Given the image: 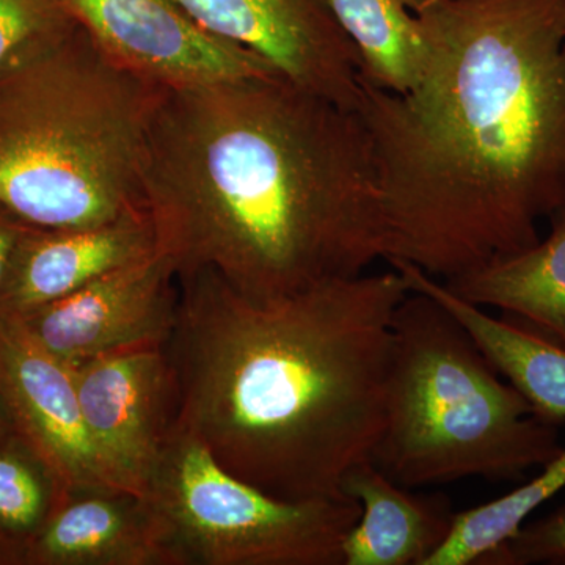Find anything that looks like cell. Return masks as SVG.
<instances>
[{
    "instance_id": "4",
    "label": "cell",
    "mask_w": 565,
    "mask_h": 565,
    "mask_svg": "<svg viewBox=\"0 0 565 565\" xmlns=\"http://www.w3.org/2000/svg\"><path fill=\"white\" fill-rule=\"evenodd\" d=\"M162 87L71 21L0 77V214L33 230L147 214L143 166Z\"/></svg>"
},
{
    "instance_id": "5",
    "label": "cell",
    "mask_w": 565,
    "mask_h": 565,
    "mask_svg": "<svg viewBox=\"0 0 565 565\" xmlns=\"http://www.w3.org/2000/svg\"><path fill=\"white\" fill-rule=\"evenodd\" d=\"M564 446L455 316L411 291L393 321L384 433L375 467L407 489L467 478L520 481Z\"/></svg>"
},
{
    "instance_id": "19",
    "label": "cell",
    "mask_w": 565,
    "mask_h": 565,
    "mask_svg": "<svg viewBox=\"0 0 565 565\" xmlns=\"http://www.w3.org/2000/svg\"><path fill=\"white\" fill-rule=\"evenodd\" d=\"M61 479L17 433L0 440V544L24 564L25 550L65 500Z\"/></svg>"
},
{
    "instance_id": "14",
    "label": "cell",
    "mask_w": 565,
    "mask_h": 565,
    "mask_svg": "<svg viewBox=\"0 0 565 565\" xmlns=\"http://www.w3.org/2000/svg\"><path fill=\"white\" fill-rule=\"evenodd\" d=\"M366 460L341 482L360 504L359 520L341 545V565H426L444 545L456 512L441 494H416Z\"/></svg>"
},
{
    "instance_id": "15",
    "label": "cell",
    "mask_w": 565,
    "mask_h": 565,
    "mask_svg": "<svg viewBox=\"0 0 565 565\" xmlns=\"http://www.w3.org/2000/svg\"><path fill=\"white\" fill-rule=\"evenodd\" d=\"M411 291L427 294L455 316L501 377L514 385L546 422H565V349L519 322L501 321L460 299L444 281L412 264L388 263Z\"/></svg>"
},
{
    "instance_id": "23",
    "label": "cell",
    "mask_w": 565,
    "mask_h": 565,
    "mask_svg": "<svg viewBox=\"0 0 565 565\" xmlns=\"http://www.w3.org/2000/svg\"><path fill=\"white\" fill-rule=\"evenodd\" d=\"M13 433H17V430H14L13 422H11L6 397H3L2 390H0V440H2V438L9 437V435Z\"/></svg>"
},
{
    "instance_id": "22",
    "label": "cell",
    "mask_w": 565,
    "mask_h": 565,
    "mask_svg": "<svg viewBox=\"0 0 565 565\" xmlns=\"http://www.w3.org/2000/svg\"><path fill=\"white\" fill-rule=\"evenodd\" d=\"M25 230L28 226L0 214V291H2L3 281L9 273L11 256H13L14 248L20 243Z\"/></svg>"
},
{
    "instance_id": "12",
    "label": "cell",
    "mask_w": 565,
    "mask_h": 565,
    "mask_svg": "<svg viewBox=\"0 0 565 565\" xmlns=\"http://www.w3.org/2000/svg\"><path fill=\"white\" fill-rule=\"evenodd\" d=\"M154 252L148 214L93 228H28L11 256L0 313L18 316L54 302Z\"/></svg>"
},
{
    "instance_id": "24",
    "label": "cell",
    "mask_w": 565,
    "mask_h": 565,
    "mask_svg": "<svg viewBox=\"0 0 565 565\" xmlns=\"http://www.w3.org/2000/svg\"><path fill=\"white\" fill-rule=\"evenodd\" d=\"M419 2H423V0H415L416 6H418ZM416 6H415V9H416Z\"/></svg>"
},
{
    "instance_id": "10",
    "label": "cell",
    "mask_w": 565,
    "mask_h": 565,
    "mask_svg": "<svg viewBox=\"0 0 565 565\" xmlns=\"http://www.w3.org/2000/svg\"><path fill=\"white\" fill-rule=\"evenodd\" d=\"M102 50L162 88L278 74L253 52L204 31L174 0H58Z\"/></svg>"
},
{
    "instance_id": "16",
    "label": "cell",
    "mask_w": 565,
    "mask_h": 565,
    "mask_svg": "<svg viewBox=\"0 0 565 565\" xmlns=\"http://www.w3.org/2000/svg\"><path fill=\"white\" fill-rule=\"evenodd\" d=\"M550 221L552 232L546 239L444 285L467 302L500 308L565 349V210Z\"/></svg>"
},
{
    "instance_id": "3",
    "label": "cell",
    "mask_w": 565,
    "mask_h": 565,
    "mask_svg": "<svg viewBox=\"0 0 565 565\" xmlns=\"http://www.w3.org/2000/svg\"><path fill=\"white\" fill-rule=\"evenodd\" d=\"M166 344L177 423L222 467L280 500L340 498L384 433L396 269L253 302L211 270L178 275Z\"/></svg>"
},
{
    "instance_id": "8",
    "label": "cell",
    "mask_w": 565,
    "mask_h": 565,
    "mask_svg": "<svg viewBox=\"0 0 565 565\" xmlns=\"http://www.w3.org/2000/svg\"><path fill=\"white\" fill-rule=\"evenodd\" d=\"M178 302L177 270L158 250L17 318L46 351L76 364L111 352L163 348L177 326Z\"/></svg>"
},
{
    "instance_id": "1",
    "label": "cell",
    "mask_w": 565,
    "mask_h": 565,
    "mask_svg": "<svg viewBox=\"0 0 565 565\" xmlns=\"http://www.w3.org/2000/svg\"><path fill=\"white\" fill-rule=\"evenodd\" d=\"M404 93L362 77L385 262L441 281L525 250L565 210V0H423Z\"/></svg>"
},
{
    "instance_id": "13",
    "label": "cell",
    "mask_w": 565,
    "mask_h": 565,
    "mask_svg": "<svg viewBox=\"0 0 565 565\" xmlns=\"http://www.w3.org/2000/svg\"><path fill=\"white\" fill-rule=\"evenodd\" d=\"M24 564L178 565L151 501L115 487L66 494L29 544Z\"/></svg>"
},
{
    "instance_id": "6",
    "label": "cell",
    "mask_w": 565,
    "mask_h": 565,
    "mask_svg": "<svg viewBox=\"0 0 565 565\" xmlns=\"http://www.w3.org/2000/svg\"><path fill=\"white\" fill-rule=\"evenodd\" d=\"M178 565H341L353 498L289 501L230 473L174 423L147 494Z\"/></svg>"
},
{
    "instance_id": "20",
    "label": "cell",
    "mask_w": 565,
    "mask_h": 565,
    "mask_svg": "<svg viewBox=\"0 0 565 565\" xmlns=\"http://www.w3.org/2000/svg\"><path fill=\"white\" fill-rule=\"evenodd\" d=\"M71 21L58 0H0V77L25 47Z\"/></svg>"
},
{
    "instance_id": "9",
    "label": "cell",
    "mask_w": 565,
    "mask_h": 565,
    "mask_svg": "<svg viewBox=\"0 0 565 565\" xmlns=\"http://www.w3.org/2000/svg\"><path fill=\"white\" fill-rule=\"evenodd\" d=\"M196 24L285 79L355 110L362 65L329 0H174Z\"/></svg>"
},
{
    "instance_id": "17",
    "label": "cell",
    "mask_w": 565,
    "mask_h": 565,
    "mask_svg": "<svg viewBox=\"0 0 565 565\" xmlns=\"http://www.w3.org/2000/svg\"><path fill=\"white\" fill-rule=\"evenodd\" d=\"M329 6L359 54L363 79L382 90L407 92L426 55L415 0H329Z\"/></svg>"
},
{
    "instance_id": "7",
    "label": "cell",
    "mask_w": 565,
    "mask_h": 565,
    "mask_svg": "<svg viewBox=\"0 0 565 565\" xmlns=\"http://www.w3.org/2000/svg\"><path fill=\"white\" fill-rule=\"evenodd\" d=\"M82 416L111 486L147 498L178 416L166 345L74 364Z\"/></svg>"
},
{
    "instance_id": "11",
    "label": "cell",
    "mask_w": 565,
    "mask_h": 565,
    "mask_svg": "<svg viewBox=\"0 0 565 565\" xmlns=\"http://www.w3.org/2000/svg\"><path fill=\"white\" fill-rule=\"evenodd\" d=\"M0 390L14 430L50 465L66 492L114 487L82 416L74 364L33 340L17 316L2 313Z\"/></svg>"
},
{
    "instance_id": "2",
    "label": "cell",
    "mask_w": 565,
    "mask_h": 565,
    "mask_svg": "<svg viewBox=\"0 0 565 565\" xmlns=\"http://www.w3.org/2000/svg\"><path fill=\"white\" fill-rule=\"evenodd\" d=\"M156 247L253 302L386 256L373 147L355 110L280 74L162 88L143 166Z\"/></svg>"
},
{
    "instance_id": "21",
    "label": "cell",
    "mask_w": 565,
    "mask_h": 565,
    "mask_svg": "<svg viewBox=\"0 0 565 565\" xmlns=\"http://www.w3.org/2000/svg\"><path fill=\"white\" fill-rule=\"evenodd\" d=\"M565 565V504L525 523L489 565Z\"/></svg>"
},
{
    "instance_id": "18",
    "label": "cell",
    "mask_w": 565,
    "mask_h": 565,
    "mask_svg": "<svg viewBox=\"0 0 565 565\" xmlns=\"http://www.w3.org/2000/svg\"><path fill=\"white\" fill-rule=\"evenodd\" d=\"M565 489V446L541 473L490 503L456 512L444 545L426 565L487 564L527 523L535 509Z\"/></svg>"
}]
</instances>
